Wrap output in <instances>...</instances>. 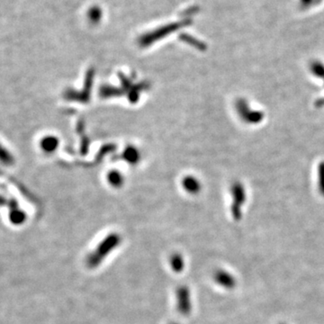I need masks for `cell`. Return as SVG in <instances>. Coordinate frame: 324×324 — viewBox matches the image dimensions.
Returning <instances> with one entry per match:
<instances>
[{"label": "cell", "instance_id": "cell-1", "mask_svg": "<svg viewBox=\"0 0 324 324\" xmlns=\"http://www.w3.org/2000/svg\"><path fill=\"white\" fill-rule=\"evenodd\" d=\"M121 242V236L118 233L113 232L108 234L101 243H99L97 249L87 256V266L90 268H95L99 266L105 259V257H107L114 249L119 246Z\"/></svg>", "mask_w": 324, "mask_h": 324}, {"label": "cell", "instance_id": "cell-2", "mask_svg": "<svg viewBox=\"0 0 324 324\" xmlns=\"http://www.w3.org/2000/svg\"><path fill=\"white\" fill-rule=\"evenodd\" d=\"M177 305L181 314L187 315L191 312V295L187 286L181 285L177 290Z\"/></svg>", "mask_w": 324, "mask_h": 324}, {"label": "cell", "instance_id": "cell-3", "mask_svg": "<svg viewBox=\"0 0 324 324\" xmlns=\"http://www.w3.org/2000/svg\"><path fill=\"white\" fill-rule=\"evenodd\" d=\"M182 185L185 191L190 194H197L201 189V184L197 178L193 176H186L182 180Z\"/></svg>", "mask_w": 324, "mask_h": 324}, {"label": "cell", "instance_id": "cell-4", "mask_svg": "<svg viewBox=\"0 0 324 324\" xmlns=\"http://www.w3.org/2000/svg\"><path fill=\"white\" fill-rule=\"evenodd\" d=\"M58 146L59 140L55 136H46L40 142L41 149L48 153H52L56 151Z\"/></svg>", "mask_w": 324, "mask_h": 324}, {"label": "cell", "instance_id": "cell-5", "mask_svg": "<svg viewBox=\"0 0 324 324\" xmlns=\"http://www.w3.org/2000/svg\"><path fill=\"white\" fill-rule=\"evenodd\" d=\"M106 180L112 186L116 187V188L121 187L122 185H123V182H124L122 174L118 170H111V171H109L107 174Z\"/></svg>", "mask_w": 324, "mask_h": 324}, {"label": "cell", "instance_id": "cell-6", "mask_svg": "<svg viewBox=\"0 0 324 324\" xmlns=\"http://www.w3.org/2000/svg\"><path fill=\"white\" fill-rule=\"evenodd\" d=\"M123 158L128 163L134 165L140 162L141 154H140L138 149H136L133 146H130V147H128L127 149H125V151H123Z\"/></svg>", "mask_w": 324, "mask_h": 324}, {"label": "cell", "instance_id": "cell-7", "mask_svg": "<svg viewBox=\"0 0 324 324\" xmlns=\"http://www.w3.org/2000/svg\"><path fill=\"white\" fill-rule=\"evenodd\" d=\"M170 266L174 272L180 273L185 267V261L180 253H175L170 257Z\"/></svg>", "mask_w": 324, "mask_h": 324}, {"label": "cell", "instance_id": "cell-8", "mask_svg": "<svg viewBox=\"0 0 324 324\" xmlns=\"http://www.w3.org/2000/svg\"><path fill=\"white\" fill-rule=\"evenodd\" d=\"M322 167H321V178H320V180H321V188L323 189V190H324V165L323 164V165H321Z\"/></svg>", "mask_w": 324, "mask_h": 324}, {"label": "cell", "instance_id": "cell-9", "mask_svg": "<svg viewBox=\"0 0 324 324\" xmlns=\"http://www.w3.org/2000/svg\"><path fill=\"white\" fill-rule=\"evenodd\" d=\"M178 324V323H172V324Z\"/></svg>", "mask_w": 324, "mask_h": 324}]
</instances>
